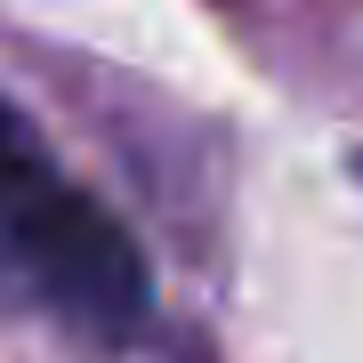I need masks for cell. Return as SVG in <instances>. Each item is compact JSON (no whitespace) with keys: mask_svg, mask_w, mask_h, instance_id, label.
Segmentation results:
<instances>
[{"mask_svg":"<svg viewBox=\"0 0 363 363\" xmlns=\"http://www.w3.org/2000/svg\"><path fill=\"white\" fill-rule=\"evenodd\" d=\"M0 307L81 331L97 347L145 331L154 274L138 234L57 162V145L0 97Z\"/></svg>","mask_w":363,"mask_h":363,"instance_id":"6da1fadb","label":"cell"}]
</instances>
